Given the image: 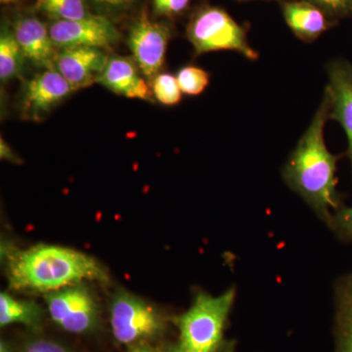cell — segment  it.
<instances>
[{"label": "cell", "mask_w": 352, "mask_h": 352, "mask_svg": "<svg viewBox=\"0 0 352 352\" xmlns=\"http://www.w3.org/2000/svg\"><path fill=\"white\" fill-rule=\"evenodd\" d=\"M330 110V96L325 89L318 110L283 168L287 185L327 226L333 212L342 206L336 176L339 157L329 151L324 138Z\"/></svg>", "instance_id": "1"}, {"label": "cell", "mask_w": 352, "mask_h": 352, "mask_svg": "<svg viewBox=\"0 0 352 352\" xmlns=\"http://www.w3.org/2000/svg\"><path fill=\"white\" fill-rule=\"evenodd\" d=\"M9 287L16 291L51 293L85 281L108 283L98 261L71 248L38 244L25 250H2Z\"/></svg>", "instance_id": "2"}, {"label": "cell", "mask_w": 352, "mask_h": 352, "mask_svg": "<svg viewBox=\"0 0 352 352\" xmlns=\"http://www.w3.org/2000/svg\"><path fill=\"white\" fill-rule=\"evenodd\" d=\"M236 300L230 288L219 296L197 294L191 307L176 319L178 344L187 352H217L223 344V333Z\"/></svg>", "instance_id": "3"}, {"label": "cell", "mask_w": 352, "mask_h": 352, "mask_svg": "<svg viewBox=\"0 0 352 352\" xmlns=\"http://www.w3.org/2000/svg\"><path fill=\"white\" fill-rule=\"evenodd\" d=\"M170 319L159 308L126 289H119L110 303V325L113 338L127 347L152 344L163 337Z\"/></svg>", "instance_id": "4"}, {"label": "cell", "mask_w": 352, "mask_h": 352, "mask_svg": "<svg viewBox=\"0 0 352 352\" xmlns=\"http://www.w3.org/2000/svg\"><path fill=\"white\" fill-rule=\"evenodd\" d=\"M187 38L196 55L214 51H234L250 61H256L258 51L250 45L244 29L226 11L204 7L194 14L187 27Z\"/></svg>", "instance_id": "5"}, {"label": "cell", "mask_w": 352, "mask_h": 352, "mask_svg": "<svg viewBox=\"0 0 352 352\" xmlns=\"http://www.w3.org/2000/svg\"><path fill=\"white\" fill-rule=\"evenodd\" d=\"M45 303L51 319L66 332L87 335L100 326L98 302L83 283L45 294Z\"/></svg>", "instance_id": "6"}, {"label": "cell", "mask_w": 352, "mask_h": 352, "mask_svg": "<svg viewBox=\"0 0 352 352\" xmlns=\"http://www.w3.org/2000/svg\"><path fill=\"white\" fill-rule=\"evenodd\" d=\"M170 38V27L153 21L146 10L131 25L127 43L132 58L150 85L163 68Z\"/></svg>", "instance_id": "7"}, {"label": "cell", "mask_w": 352, "mask_h": 352, "mask_svg": "<svg viewBox=\"0 0 352 352\" xmlns=\"http://www.w3.org/2000/svg\"><path fill=\"white\" fill-rule=\"evenodd\" d=\"M56 47H95L106 50L118 43L120 34L107 16L92 15L82 20L54 21L50 27Z\"/></svg>", "instance_id": "8"}, {"label": "cell", "mask_w": 352, "mask_h": 352, "mask_svg": "<svg viewBox=\"0 0 352 352\" xmlns=\"http://www.w3.org/2000/svg\"><path fill=\"white\" fill-rule=\"evenodd\" d=\"M74 91L56 69H46L25 83L22 99L23 113L27 119H43Z\"/></svg>", "instance_id": "9"}, {"label": "cell", "mask_w": 352, "mask_h": 352, "mask_svg": "<svg viewBox=\"0 0 352 352\" xmlns=\"http://www.w3.org/2000/svg\"><path fill=\"white\" fill-rule=\"evenodd\" d=\"M109 57L105 50L95 47L63 48L57 53L55 69L75 91L97 82Z\"/></svg>", "instance_id": "10"}, {"label": "cell", "mask_w": 352, "mask_h": 352, "mask_svg": "<svg viewBox=\"0 0 352 352\" xmlns=\"http://www.w3.org/2000/svg\"><path fill=\"white\" fill-rule=\"evenodd\" d=\"M329 83L325 89L330 96V119L339 122L347 138V156L352 175V64L335 60L327 67Z\"/></svg>", "instance_id": "11"}, {"label": "cell", "mask_w": 352, "mask_h": 352, "mask_svg": "<svg viewBox=\"0 0 352 352\" xmlns=\"http://www.w3.org/2000/svg\"><path fill=\"white\" fill-rule=\"evenodd\" d=\"M12 30L25 59L41 68L55 69L56 46L51 38L50 28L32 15L18 16Z\"/></svg>", "instance_id": "12"}, {"label": "cell", "mask_w": 352, "mask_h": 352, "mask_svg": "<svg viewBox=\"0 0 352 352\" xmlns=\"http://www.w3.org/2000/svg\"><path fill=\"white\" fill-rule=\"evenodd\" d=\"M139 71L133 58L112 56L96 83L127 98L151 101L152 88Z\"/></svg>", "instance_id": "13"}, {"label": "cell", "mask_w": 352, "mask_h": 352, "mask_svg": "<svg viewBox=\"0 0 352 352\" xmlns=\"http://www.w3.org/2000/svg\"><path fill=\"white\" fill-rule=\"evenodd\" d=\"M283 14L289 29L303 41H314L328 30L326 13L310 2H288L283 7Z\"/></svg>", "instance_id": "14"}, {"label": "cell", "mask_w": 352, "mask_h": 352, "mask_svg": "<svg viewBox=\"0 0 352 352\" xmlns=\"http://www.w3.org/2000/svg\"><path fill=\"white\" fill-rule=\"evenodd\" d=\"M335 352H352V271L335 288Z\"/></svg>", "instance_id": "15"}, {"label": "cell", "mask_w": 352, "mask_h": 352, "mask_svg": "<svg viewBox=\"0 0 352 352\" xmlns=\"http://www.w3.org/2000/svg\"><path fill=\"white\" fill-rule=\"evenodd\" d=\"M44 309L34 300H21L7 292L0 294V326H25L32 332H38L43 327Z\"/></svg>", "instance_id": "16"}, {"label": "cell", "mask_w": 352, "mask_h": 352, "mask_svg": "<svg viewBox=\"0 0 352 352\" xmlns=\"http://www.w3.org/2000/svg\"><path fill=\"white\" fill-rule=\"evenodd\" d=\"M25 57L14 36L12 27L2 25L0 34V80L10 82L22 75Z\"/></svg>", "instance_id": "17"}, {"label": "cell", "mask_w": 352, "mask_h": 352, "mask_svg": "<svg viewBox=\"0 0 352 352\" xmlns=\"http://www.w3.org/2000/svg\"><path fill=\"white\" fill-rule=\"evenodd\" d=\"M38 7L55 21L82 20L94 15L88 10L87 0H38Z\"/></svg>", "instance_id": "18"}, {"label": "cell", "mask_w": 352, "mask_h": 352, "mask_svg": "<svg viewBox=\"0 0 352 352\" xmlns=\"http://www.w3.org/2000/svg\"><path fill=\"white\" fill-rule=\"evenodd\" d=\"M176 78L182 94L189 96H198L210 85V74L197 66L183 67L178 71Z\"/></svg>", "instance_id": "19"}, {"label": "cell", "mask_w": 352, "mask_h": 352, "mask_svg": "<svg viewBox=\"0 0 352 352\" xmlns=\"http://www.w3.org/2000/svg\"><path fill=\"white\" fill-rule=\"evenodd\" d=\"M155 98L164 106H175L182 101V91L176 76L160 73L151 82Z\"/></svg>", "instance_id": "20"}, {"label": "cell", "mask_w": 352, "mask_h": 352, "mask_svg": "<svg viewBox=\"0 0 352 352\" xmlns=\"http://www.w3.org/2000/svg\"><path fill=\"white\" fill-rule=\"evenodd\" d=\"M328 227L342 242H352V207L342 206L333 212Z\"/></svg>", "instance_id": "21"}, {"label": "cell", "mask_w": 352, "mask_h": 352, "mask_svg": "<svg viewBox=\"0 0 352 352\" xmlns=\"http://www.w3.org/2000/svg\"><path fill=\"white\" fill-rule=\"evenodd\" d=\"M15 352H74L69 346L47 338L32 337L24 340Z\"/></svg>", "instance_id": "22"}, {"label": "cell", "mask_w": 352, "mask_h": 352, "mask_svg": "<svg viewBox=\"0 0 352 352\" xmlns=\"http://www.w3.org/2000/svg\"><path fill=\"white\" fill-rule=\"evenodd\" d=\"M333 17H344L352 13V0H305Z\"/></svg>", "instance_id": "23"}, {"label": "cell", "mask_w": 352, "mask_h": 352, "mask_svg": "<svg viewBox=\"0 0 352 352\" xmlns=\"http://www.w3.org/2000/svg\"><path fill=\"white\" fill-rule=\"evenodd\" d=\"M102 15H117L129 11L138 0H87Z\"/></svg>", "instance_id": "24"}, {"label": "cell", "mask_w": 352, "mask_h": 352, "mask_svg": "<svg viewBox=\"0 0 352 352\" xmlns=\"http://www.w3.org/2000/svg\"><path fill=\"white\" fill-rule=\"evenodd\" d=\"M190 0H153L155 12L162 16L182 14L189 6Z\"/></svg>", "instance_id": "25"}, {"label": "cell", "mask_w": 352, "mask_h": 352, "mask_svg": "<svg viewBox=\"0 0 352 352\" xmlns=\"http://www.w3.org/2000/svg\"><path fill=\"white\" fill-rule=\"evenodd\" d=\"M0 157L6 161L11 162V163H20L19 157L13 152L10 146L7 144L3 138L0 139Z\"/></svg>", "instance_id": "26"}, {"label": "cell", "mask_w": 352, "mask_h": 352, "mask_svg": "<svg viewBox=\"0 0 352 352\" xmlns=\"http://www.w3.org/2000/svg\"><path fill=\"white\" fill-rule=\"evenodd\" d=\"M127 352H160V349L145 342V344H134L127 347Z\"/></svg>", "instance_id": "27"}, {"label": "cell", "mask_w": 352, "mask_h": 352, "mask_svg": "<svg viewBox=\"0 0 352 352\" xmlns=\"http://www.w3.org/2000/svg\"><path fill=\"white\" fill-rule=\"evenodd\" d=\"M235 340H224L223 344L219 347L217 352H235Z\"/></svg>", "instance_id": "28"}, {"label": "cell", "mask_w": 352, "mask_h": 352, "mask_svg": "<svg viewBox=\"0 0 352 352\" xmlns=\"http://www.w3.org/2000/svg\"><path fill=\"white\" fill-rule=\"evenodd\" d=\"M160 352H187L182 349V346L179 344L175 342V344H168V346L161 347Z\"/></svg>", "instance_id": "29"}, {"label": "cell", "mask_w": 352, "mask_h": 352, "mask_svg": "<svg viewBox=\"0 0 352 352\" xmlns=\"http://www.w3.org/2000/svg\"><path fill=\"white\" fill-rule=\"evenodd\" d=\"M16 347L12 346L11 342H7L6 340H1L0 342V352H15Z\"/></svg>", "instance_id": "30"}, {"label": "cell", "mask_w": 352, "mask_h": 352, "mask_svg": "<svg viewBox=\"0 0 352 352\" xmlns=\"http://www.w3.org/2000/svg\"><path fill=\"white\" fill-rule=\"evenodd\" d=\"M2 4L15 3V2L20 1V0H0Z\"/></svg>", "instance_id": "31"}]
</instances>
